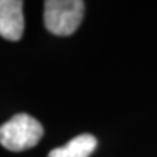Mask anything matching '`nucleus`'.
Segmentation results:
<instances>
[{"label":"nucleus","mask_w":157,"mask_h":157,"mask_svg":"<svg viewBox=\"0 0 157 157\" xmlns=\"http://www.w3.org/2000/svg\"><path fill=\"white\" fill-rule=\"evenodd\" d=\"M44 128L28 113H17L0 127V144L10 151H23L39 143Z\"/></svg>","instance_id":"f257e3e1"},{"label":"nucleus","mask_w":157,"mask_h":157,"mask_svg":"<svg viewBox=\"0 0 157 157\" xmlns=\"http://www.w3.org/2000/svg\"><path fill=\"white\" fill-rule=\"evenodd\" d=\"M23 2L0 0V36L7 41H19L23 35Z\"/></svg>","instance_id":"7ed1b4c3"},{"label":"nucleus","mask_w":157,"mask_h":157,"mask_svg":"<svg viewBox=\"0 0 157 157\" xmlns=\"http://www.w3.org/2000/svg\"><path fill=\"white\" fill-rule=\"evenodd\" d=\"M84 15L82 0H47L44 3V23L51 34L68 36L74 34Z\"/></svg>","instance_id":"f03ea898"},{"label":"nucleus","mask_w":157,"mask_h":157,"mask_svg":"<svg viewBox=\"0 0 157 157\" xmlns=\"http://www.w3.org/2000/svg\"><path fill=\"white\" fill-rule=\"evenodd\" d=\"M96 146L98 140L92 134H80L63 147L51 150L48 157H89Z\"/></svg>","instance_id":"20e7f679"}]
</instances>
